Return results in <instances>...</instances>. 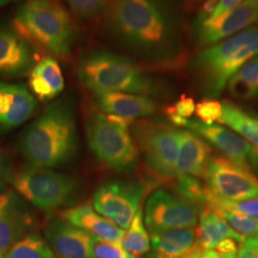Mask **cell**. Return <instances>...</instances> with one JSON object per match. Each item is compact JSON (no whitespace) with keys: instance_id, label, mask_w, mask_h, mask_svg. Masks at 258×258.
Here are the masks:
<instances>
[{"instance_id":"44dd1931","label":"cell","mask_w":258,"mask_h":258,"mask_svg":"<svg viewBox=\"0 0 258 258\" xmlns=\"http://www.w3.org/2000/svg\"><path fill=\"white\" fill-rule=\"evenodd\" d=\"M28 76L30 90L40 102L54 100L64 89L61 68L55 57L51 55L39 59Z\"/></svg>"},{"instance_id":"4316f807","label":"cell","mask_w":258,"mask_h":258,"mask_svg":"<svg viewBox=\"0 0 258 258\" xmlns=\"http://www.w3.org/2000/svg\"><path fill=\"white\" fill-rule=\"evenodd\" d=\"M3 258H55L46 240L29 233L10 248Z\"/></svg>"},{"instance_id":"cb8c5ba5","label":"cell","mask_w":258,"mask_h":258,"mask_svg":"<svg viewBox=\"0 0 258 258\" xmlns=\"http://www.w3.org/2000/svg\"><path fill=\"white\" fill-rule=\"evenodd\" d=\"M219 123L229 126L240 137L258 147V116L240 108L239 106L224 102L222 103V116Z\"/></svg>"},{"instance_id":"7a4b0ae2","label":"cell","mask_w":258,"mask_h":258,"mask_svg":"<svg viewBox=\"0 0 258 258\" xmlns=\"http://www.w3.org/2000/svg\"><path fill=\"white\" fill-rule=\"evenodd\" d=\"M19 148L28 165L60 167L74 160L79 138L73 99L50 102L22 133Z\"/></svg>"},{"instance_id":"d6986e66","label":"cell","mask_w":258,"mask_h":258,"mask_svg":"<svg viewBox=\"0 0 258 258\" xmlns=\"http://www.w3.org/2000/svg\"><path fill=\"white\" fill-rule=\"evenodd\" d=\"M212 148L203 138L189 130L179 131V151L176 175H188L205 179L212 158Z\"/></svg>"},{"instance_id":"30bf717a","label":"cell","mask_w":258,"mask_h":258,"mask_svg":"<svg viewBox=\"0 0 258 258\" xmlns=\"http://www.w3.org/2000/svg\"><path fill=\"white\" fill-rule=\"evenodd\" d=\"M199 209L177 194L159 188L148 197L145 207V225L151 235L165 231L194 229Z\"/></svg>"},{"instance_id":"ba28073f","label":"cell","mask_w":258,"mask_h":258,"mask_svg":"<svg viewBox=\"0 0 258 258\" xmlns=\"http://www.w3.org/2000/svg\"><path fill=\"white\" fill-rule=\"evenodd\" d=\"M180 129L162 121L140 120L131 124V135L148 168L164 179L176 178Z\"/></svg>"},{"instance_id":"d590c367","label":"cell","mask_w":258,"mask_h":258,"mask_svg":"<svg viewBox=\"0 0 258 258\" xmlns=\"http://www.w3.org/2000/svg\"><path fill=\"white\" fill-rule=\"evenodd\" d=\"M12 174L10 171L8 163L5 158L0 153V194L6 189L8 182H11Z\"/></svg>"},{"instance_id":"e0dca14e","label":"cell","mask_w":258,"mask_h":258,"mask_svg":"<svg viewBox=\"0 0 258 258\" xmlns=\"http://www.w3.org/2000/svg\"><path fill=\"white\" fill-rule=\"evenodd\" d=\"M183 127L190 129L207 143L240 166L249 167L248 155L251 146L238 134L221 124H207L199 120L186 119Z\"/></svg>"},{"instance_id":"836d02e7","label":"cell","mask_w":258,"mask_h":258,"mask_svg":"<svg viewBox=\"0 0 258 258\" xmlns=\"http://www.w3.org/2000/svg\"><path fill=\"white\" fill-rule=\"evenodd\" d=\"M195 102L192 98L183 95L177 102L166 108V113L168 118L178 117L182 119H190L195 112Z\"/></svg>"},{"instance_id":"ffe728a7","label":"cell","mask_w":258,"mask_h":258,"mask_svg":"<svg viewBox=\"0 0 258 258\" xmlns=\"http://www.w3.org/2000/svg\"><path fill=\"white\" fill-rule=\"evenodd\" d=\"M61 218L70 224L105 241L120 242L123 230L96 212L90 203L72 207L60 213Z\"/></svg>"},{"instance_id":"7c38bea8","label":"cell","mask_w":258,"mask_h":258,"mask_svg":"<svg viewBox=\"0 0 258 258\" xmlns=\"http://www.w3.org/2000/svg\"><path fill=\"white\" fill-rule=\"evenodd\" d=\"M255 23H258L257 10L249 1L245 0L235 8L219 16L195 18L191 36L195 45L203 49L232 37Z\"/></svg>"},{"instance_id":"74e56055","label":"cell","mask_w":258,"mask_h":258,"mask_svg":"<svg viewBox=\"0 0 258 258\" xmlns=\"http://www.w3.org/2000/svg\"><path fill=\"white\" fill-rule=\"evenodd\" d=\"M242 1L243 0H219L210 17H216V16H219L225 12H228L230 10L233 9V8H235L236 6L241 4Z\"/></svg>"},{"instance_id":"5b68a950","label":"cell","mask_w":258,"mask_h":258,"mask_svg":"<svg viewBox=\"0 0 258 258\" xmlns=\"http://www.w3.org/2000/svg\"><path fill=\"white\" fill-rule=\"evenodd\" d=\"M14 27L53 57L65 58L72 54L76 28L58 0H27L17 11Z\"/></svg>"},{"instance_id":"7bdbcfd3","label":"cell","mask_w":258,"mask_h":258,"mask_svg":"<svg viewBox=\"0 0 258 258\" xmlns=\"http://www.w3.org/2000/svg\"><path fill=\"white\" fill-rule=\"evenodd\" d=\"M10 0H0V9H2V8H4L5 6H7V5H9Z\"/></svg>"},{"instance_id":"9a60e30c","label":"cell","mask_w":258,"mask_h":258,"mask_svg":"<svg viewBox=\"0 0 258 258\" xmlns=\"http://www.w3.org/2000/svg\"><path fill=\"white\" fill-rule=\"evenodd\" d=\"M44 235L48 245L58 258H94L92 245L95 235L60 216L48 219Z\"/></svg>"},{"instance_id":"d4e9b609","label":"cell","mask_w":258,"mask_h":258,"mask_svg":"<svg viewBox=\"0 0 258 258\" xmlns=\"http://www.w3.org/2000/svg\"><path fill=\"white\" fill-rule=\"evenodd\" d=\"M232 97L248 101L258 97V55L250 58L227 83Z\"/></svg>"},{"instance_id":"ac0fdd59","label":"cell","mask_w":258,"mask_h":258,"mask_svg":"<svg viewBox=\"0 0 258 258\" xmlns=\"http://www.w3.org/2000/svg\"><path fill=\"white\" fill-rule=\"evenodd\" d=\"M97 107L102 113L135 121L155 113L156 102L149 96L123 92H92Z\"/></svg>"},{"instance_id":"f35d334b","label":"cell","mask_w":258,"mask_h":258,"mask_svg":"<svg viewBox=\"0 0 258 258\" xmlns=\"http://www.w3.org/2000/svg\"><path fill=\"white\" fill-rule=\"evenodd\" d=\"M218 1L219 0H206L202 9L200 10L196 19H206V18L210 17L215 8L216 4L218 3Z\"/></svg>"},{"instance_id":"484cf974","label":"cell","mask_w":258,"mask_h":258,"mask_svg":"<svg viewBox=\"0 0 258 258\" xmlns=\"http://www.w3.org/2000/svg\"><path fill=\"white\" fill-rule=\"evenodd\" d=\"M120 244L136 257L144 255L150 250V239L141 210L135 214L126 233L121 238Z\"/></svg>"},{"instance_id":"f1b7e54d","label":"cell","mask_w":258,"mask_h":258,"mask_svg":"<svg viewBox=\"0 0 258 258\" xmlns=\"http://www.w3.org/2000/svg\"><path fill=\"white\" fill-rule=\"evenodd\" d=\"M227 221L231 228L246 238L258 236V218L238 212L215 211Z\"/></svg>"},{"instance_id":"60d3db41","label":"cell","mask_w":258,"mask_h":258,"mask_svg":"<svg viewBox=\"0 0 258 258\" xmlns=\"http://www.w3.org/2000/svg\"><path fill=\"white\" fill-rule=\"evenodd\" d=\"M248 165L253 174L258 176V147H251L248 155Z\"/></svg>"},{"instance_id":"52a82bcc","label":"cell","mask_w":258,"mask_h":258,"mask_svg":"<svg viewBox=\"0 0 258 258\" xmlns=\"http://www.w3.org/2000/svg\"><path fill=\"white\" fill-rule=\"evenodd\" d=\"M11 183L21 198L45 212L73 207L81 195V184L75 177L41 166L21 167L12 175Z\"/></svg>"},{"instance_id":"ab89813d","label":"cell","mask_w":258,"mask_h":258,"mask_svg":"<svg viewBox=\"0 0 258 258\" xmlns=\"http://www.w3.org/2000/svg\"><path fill=\"white\" fill-rule=\"evenodd\" d=\"M204 249L199 244V242L195 241L194 245L187 249L184 254L180 258H202L203 256Z\"/></svg>"},{"instance_id":"8992f818","label":"cell","mask_w":258,"mask_h":258,"mask_svg":"<svg viewBox=\"0 0 258 258\" xmlns=\"http://www.w3.org/2000/svg\"><path fill=\"white\" fill-rule=\"evenodd\" d=\"M132 120L105 113L91 115L85 124L86 138L93 154L112 171L130 174L139 163V149L129 131Z\"/></svg>"},{"instance_id":"7402d4cb","label":"cell","mask_w":258,"mask_h":258,"mask_svg":"<svg viewBox=\"0 0 258 258\" xmlns=\"http://www.w3.org/2000/svg\"><path fill=\"white\" fill-rule=\"evenodd\" d=\"M196 237L204 250L214 249L220 241L226 238L235 240L240 245L247 239L234 231L218 212L210 208L201 210Z\"/></svg>"},{"instance_id":"f546056e","label":"cell","mask_w":258,"mask_h":258,"mask_svg":"<svg viewBox=\"0 0 258 258\" xmlns=\"http://www.w3.org/2000/svg\"><path fill=\"white\" fill-rule=\"evenodd\" d=\"M209 208L213 211H228L238 212L258 218V198L245 199L240 201H225L217 198L212 192Z\"/></svg>"},{"instance_id":"f6af8a7d","label":"cell","mask_w":258,"mask_h":258,"mask_svg":"<svg viewBox=\"0 0 258 258\" xmlns=\"http://www.w3.org/2000/svg\"><path fill=\"white\" fill-rule=\"evenodd\" d=\"M248 1H249L255 7V9L257 10L258 12V0H248Z\"/></svg>"},{"instance_id":"83f0119b","label":"cell","mask_w":258,"mask_h":258,"mask_svg":"<svg viewBox=\"0 0 258 258\" xmlns=\"http://www.w3.org/2000/svg\"><path fill=\"white\" fill-rule=\"evenodd\" d=\"M176 179L175 188L179 196L194 204L199 210L209 208L212 191L207 184L192 176H178Z\"/></svg>"},{"instance_id":"e575fe53","label":"cell","mask_w":258,"mask_h":258,"mask_svg":"<svg viewBox=\"0 0 258 258\" xmlns=\"http://www.w3.org/2000/svg\"><path fill=\"white\" fill-rule=\"evenodd\" d=\"M236 258H258V236L245 240L237 251Z\"/></svg>"},{"instance_id":"1f68e13d","label":"cell","mask_w":258,"mask_h":258,"mask_svg":"<svg viewBox=\"0 0 258 258\" xmlns=\"http://www.w3.org/2000/svg\"><path fill=\"white\" fill-rule=\"evenodd\" d=\"M92 253L94 258H137L124 249L120 242H110L94 238L92 245Z\"/></svg>"},{"instance_id":"4dcf8cb0","label":"cell","mask_w":258,"mask_h":258,"mask_svg":"<svg viewBox=\"0 0 258 258\" xmlns=\"http://www.w3.org/2000/svg\"><path fill=\"white\" fill-rule=\"evenodd\" d=\"M77 17L84 20L101 18L108 9L109 0H66Z\"/></svg>"},{"instance_id":"d6a6232c","label":"cell","mask_w":258,"mask_h":258,"mask_svg":"<svg viewBox=\"0 0 258 258\" xmlns=\"http://www.w3.org/2000/svg\"><path fill=\"white\" fill-rule=\"evenodd\" d=\"M198 120L207 124L219 121L222 116V103L214 99L204 98L195 106L194 112Z\"/></svg>"},{"instance_id":"5bb4252c","label":"cell","mask_w":258,"mask_h":258,"mask_svg":"<svg viewBox=\"0 0 258 258\" xmlns=\"http://www.w3.org/2000/svg\"><path fill=\"white\" fill-rule=\"evenodd\" d=\"M36 225L35 215L15 191L0 194V257Z\"/></svg>"},{"instance_id":"277c9868","label":"cell","mask_w":258,"mask_h":258,"mask_svg":"<svg viewBox=\"0 0 258 258\" xmlns=\"http://www.w3.org/2000/svg\"><path fill=\"white\" fill-rule=\"evenodd\" d=\"M80 82L91 92L146 95L156 92V83L132 58L104 49L89 50L77 64Z\"/></svg>"},{"instance_id":"b9f144b4","label":"cell","mask_w":258,"mask_h":258,"mask_svg":"<svg viewBox=\"0 0 258 258\" xmlns=\"http://www.w3.org/2000/svg\"><path fill=\"white\" fill-rule=\"evenodd\" d=\"M202 258H223V254L215 249H205Z\"/></svg>"},{"instance_id":"9c48e42d","label":"cell","mask_w":258,"mask_h":258,"mask_svg":"<svg viewBox=\"0 0 258 258\" xmlns=\"http://www.w3.org/2000/svg\"><path fill=\"white\" fill-rule=\"evenodd\" d=\"M145 192L146 184L140 180H108L94 191L93 208L124 231L138 212Z\"/></svg>"},{"instance_id":"8fae6325","label":"cell","mask_w":258,"mask_h":258,"mask_svg":"<svg viewBox=\"0 0 258 258\" xmlns=\"http://www.w3.org/2000/svg\"><path fill=\"white\" fill-rule=\"evenodd\" d=\"M205 179L210 190L222 200L258 198L256 176L249 167L240 166L226 156L211 158Z\"/></svg>"},{"instance_id":"bcb514c9","label":"cell","mask_w":258,"mask_h":258,"mask_svg":"<svg viewBox=\"0 0 258 258\" xmlns=\"http://www.w3.org/2000/svg\"><path fill=\"white\" fill-rule=\"evenodd\" d=\"M19 1H22V0H10L11 3H13V2H19Z\"/></svg>"},{"instance_id":"7dc6e473","label":"cell","mask_w":258,"mask_h":258,"mask_svg":"<svg viewBox=\"0 0 258 258\" xmlns=\"http://www.w3.org/2000/svg\"><path fill=\"white\" fill-rule=\"evenodd\" d=\"M0 258H3V257H0Z\"/></svg>"},{"instance_id":"ee69618b","label":"cell","mask_w":258,"mask_h":258,"mask_svg":"<svg viewBox=\"0 0 258 258\" xmlns=\"http://www.w3.org/2000/svg\"><path fill=\"white\" fill-rule=\"evenodd\" d=\"M236 254H237V253H230V254H223V258H236Z\"/></svg>"},{"instance_id":"3957f363","label":"cell","mask_w":258,"mask_h":258,"mask_svg":"<svg viewBox=\"0 0 258 258\" xmlns=\"http://www.w3.org/2000/svg\"><path fill=\"white\" fill-rule=\"evenodd\" d=\"M258 55V26H250L212 46L190 60V71L205 98L219 97L233 75Z\"/></svg>"},{"instance_id":"8d00e7d4","label":"cell","mask_w":258,"mask_h":258,"mask_svg":"<svg viewBox=\"0 0 258 258\" xmlns=\"http://www.w3.org/2000/svg\"><path fill=\"white\" fill-rule=\"evenodd\" d=\"M219 253L222 254H230V253H237L238 251V243L235 240L231 238H226L220 241L216 247L214 248Z\"/></svg>"},{"instance_id":"4fadbf2b","label":"cell","mask_w":258,"mask_h":258,"mask_svg":"<svg viewBox=\"0 0 258 258\" xmlns=\"http://www.w3.org/2000/svg\"><path fill=\"white\" fill-rule=\"evenodd\" d=\"M37 62V47L14 26L0 24V76L24 77Z\"/></svg>"},{"instance_id":"2e32d148","label":"cell","mask_w":258,"mask_h":258,"mask_svg":"<svg viewBox=\"0 0 258 258\" xmlns=\"http://www.w3.org/2000/svg\"><path fill=\"white\" fill-rule=\"evenodd\" d=\"M37 108V99L24 84L0 81V134L22 125Z\"/></svg>"},{"instance_id":"603a6c76","label":"cell","mask_w":258,"mask_h":258,"mask_svg":"<svg viewBox=\"0 0 258 258\" xmlns=\"http://www.w3.org/2000/svg\"><path fill=\"white\" fill-rule=\"evenodd\" d=\"M196 241L194 229L165 231L151 235L150 252L147 258H180Z\"/></svg>"},{"instance_id":"6da1fadb","label":"cell","mask_w":258,"mask_h":258,"mask_svg":"<svg viewBox=\"0 0 258 258\" xmlns=\"http://www.w3.org/2000/svg\"><path fill=\"white\" fill-rule=\"evenodd\" d=\"M105 30L120 48L148 64L171 68L184 57L183 23L167 0H111Z\"/></svg>"}]
</instances>
